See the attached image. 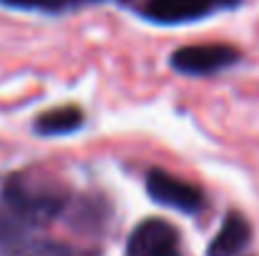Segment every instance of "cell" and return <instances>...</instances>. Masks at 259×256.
<instances>
[{
    "label": "cell",
    "mask_w": 259,
    "mask_h": 256,
    "mask_svg": "<svg viewBox=\"0 0 259 256\" xmlns=\"http://www.w3.org/2000/svg\"><path fill=\"white\" fill-rule=\"evenodd\" d=\"M3 203L5 211L13 214L23 226H40L66 211L68 188L51 178H33L18 173L5 181Z\"/></svg>",
    "instance_id": "6da1fadb"
},
{
    "label": "cell",
    "mask_w": 259,
    "mask_h": 256,
    "mask_svg": "<svg viewBox=\"0 0 259 256\" xmlns=\"http://www.w3.org/2000/svg\"><path fill=\"white\" fill-rule=\"evenodd\" d=\"M242 61V53L227 43L181 45L169 56V66L181 76H214Z\"/></svg>",
    "instance_id": "7a4b0ae2"
},
{
    "label": "cell",
    "mask_w": 259,
    "mask_h": 256,
    "mask_svg": "<svg viewBox=\"0 0 259 256\" xmlns=\"http://www.w3.org/2000/svg\"><path fill=\"white\" fill-rule=\"evenodd\" d=\"M242 0H146L141 15L156 25H181L194 23L219 10H232Z\"/></svg>",
    "instance_id": "3957f363"
},
{
    "label": "cell",
    "mask_w": 259,
    "mask_h": 256,
    "mask_svg": "<svg viewBox=\"0 0 259 256\" xmlns=\"http://www.w3.org/2000/svg\"><path fill=\"white\" fill-rule=\"evenodd\" d=\"M146 191L156 203L176 209L181 214H199L206 201L199 186H194L164 169H151L146 173Z\"/></svg>",
    "instance_id": "277c9868"
},
{
    "label": "cell",
    "mask_w": 259,
    "mask_h": 256,
    "mask_svg": "<svg viewBox=\"0 0 259 256\" xmlns=\"http://www.w3.org/2000/svg\"><path fill=\"white\" fill-rule=\"evenodd\" d=\"M126 256H181L179 231L164 219H146L131 231Z\"/></svg>",
    "instance_id": "5b68a950"
},
{
    "label": "cell",
    "mask_w": 259,
    "mask_h": 256,
    "mask_svg": "<svg viewBox=\"0 0 259 256\" xmlns=\"http://www.w3.org/2000/svg\"><path fill=\"white\" fill-rule=\"evenodd\" d=\"M252 241V226L239 211H229L222 221V229L214 234L206 246V256H239Z\"/></svg>",
    "instance_id": "8992f818"
},
{
    "label": "cell",
    "mask_w": 259,
    "mask_h": 256,
    "mask_svg": "<svg viewBox=\"0 0 259 256\" xmlns=\"http://www.w3.org/2000/svg\"><path fill=\"white\" fill-rule=\"evenodd\" d=\"M83 111L78 106H58V108H51L46 113H38L35 121H33V131L38 136H46V138H53V136H68V133H76L81 126H83Z\"/></svg>",
    "instance_id": "52a82bcc"
},
{
    "label": "cell",
    "mask_w": 259,
    "mask_h": 256,
    "mask_svg": "<svg viewBox=\"0 0 259 256\" xmlns=\"http://www.w3.org/2000/svg\"><path fill=\"white\" fill-rule=\"evenodd\" d=\"M15 256H98V251L63 244V241H53V239H38V241H25L23 249Z\"/></svg>",
    "instance_id": "ba28073f"
},
{
    "label": "cell",
    "mask_w": 259,
    "mask_h": 256,
    "mask_svg": "<svg viewBox=\"0 0 259 256\" xmlns=\"http://www.w3.org/2000/svg\"><path fill=\"white\" fill-rule=\"evenodd\" d=\"M0 5L18 10H63L68 0H0Z\"/></svg>",
    "instance_id": "9c48e42d"
}]
</instances>
